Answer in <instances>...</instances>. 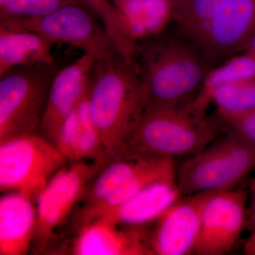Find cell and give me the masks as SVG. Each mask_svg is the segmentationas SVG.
<instances>
[{"mask_svg":"<svg viewBox=\"0 0 255 255\" xmlns=\"http://www.w3.org/2000/svg\"><path fill=\"white\" fill-rule=\"evenodd\" d=\"M81 3L65 5L40 17L1 21L0 26L36 32L91 55L97 63L119 55L105 28Z\"/></svg>","mask_w":255,"mask_h":255,"instance_id":"obj_8","label":"cell"},{"mask_svg":"<svg viewBox=\"0 0 255 255\" xmlns=\"http://www.w3.org/2000/svg\"><path fill=\"white\" fill-rule=\"evenodd\" d=\"M55 43L36 32L0 26V78L18 68L50 66Z\"/></svg>","mask_w":255,"mask_h":255,"instance_id":"obj_17","label":"cell"},{"mask_svg":"<svg viewBox=\"0 0 255 255\" xmlns=\"http://www.w3.org/2000/svg\"><path fill=\"white\" fill-rule=\"evenodd\" d=\"M112 1L119 9L122 10L124 12V9H125L128 5L134 2V1H137V0H112Z\"/></svg>","mask_w":255,"mask_h":255,"instance_id":"obj_29","label":"cell"},{"mask_svg":"<svg viewBox=\"0 0 255 255\" xmlns=\"http://www.w3.org/2000/svg\"><path fill=\"white\" fill-rule=\"evenodd\" d=\"M223 122L228 130L255 149V110Z\"/></svg>","mask_w":255,"mask_h":255,"instance_id":"obj_25","label":"cell"},{"mask_svg":"<svg viewBox=\"0 0 255 255\" xmlns=\"http://www.w3.org/2000/svg\"><path fill=\"white\" fill-rule=\"evenodd\" d=\"M189 0H166L168 5L169 14L177 21L187 7Z\"/></svg>","mask_w":255,"mask_h":255,"instance_id":"obj_26","label":"cell"},{"mask_svg":"<svg viewBox=\"0 0 255 255\" xmlns=\"http://www.w3.org/2000/svg\"><path fill=\"white\" fill-rule=\"evenodd\" d=\"M243 251L245 255H255V227L252 230L251 236L245 242Z\"/></svg>","mask_w":255,"mask_h":255,"instance_id":"obj_28","label":"cell"},{"mask_svg":"<svg viewBox=\"0 0 255 255\" xmlns=\"http://www.w3.org/2000/svg\"><path fill=\"white\" fill-rule=\"evenodd\" d=\"M225 0H189L177 21V31L198 45L210 21Z\"/></svg>","mask_w":255,"mask_h":255,"instance_id":"obj_22","label":"cell"},{"mask_svg":"<svg viewBox=\"0 0 255 255\" xmlns=\"http://www.w3.org/2000/svg\"><path fill=\"white\" fill-rule=\"evenodd\" d=\"M109 160H84L64 165L37 196V225L33 248L42 253L54 239L90 183Z\"/></svg>","mask_w":255,"mask_h":255,"instance_id":"obj_6","label":"cell"},{"mask_svg":"<svg viewBox=\"0 0 255 255\" xmlns=\"http://www.w3.org/2000/svg\"><path fill=\"white\" fill-rule=\"evenodd\" d=\"M182 196L176 174L152 183L115 207L80 215V222L104 217L127 227L149 228Z\"/></svg>","mask_w":255,"mask_h":255,"instance_id":"obj_14","label":"cell"},{"mask_svg":"<svg viewBox=\"0 0 255 255\" xmlns=\"http://www.w3.org/2000/svg\"><path fill=\"white\" fill-rule=\"evenodd\" d=\"M255 169V149L228 130L187 157L176 174L183 196L231 190Z\"/></svg>","mask_w":255,"mask_h":255,"instance_id":"obj_4","label":"cell"},{"mask_svg":"<svg viewBox=\"0 0 255 255\" xmlns=\"http://www.w3.org/2000/svg\"><path fill=\"white\" fill-rule=\"evenodd\" d=\"M216 115L223 122L255 110V78L220 87L213 96Z\"/></svg>","mask_w":255,"mask_h":255,"instance_id":"obj_21","label":"cell"},{"mask_svg":"<svg viewBox=\"0 0 255 255\" xmlns=\"http://www.w3.org/2000/svg\"><path fill=\"white\" fill-rule=\"evenodd\" d=\"M174 159L150 157L131 177L111 194L105 200L96 205L85 206L80 215H87L111 209L125 202L152 183L164 178L176 175Z\"/></svg>","mask_w":255,"mask_h":255,"instance_id":"obj_20","label":"cell"},{"mask_svg":"<svg viewBox=\"0 0 255 255\" xmlns=\"http://www.w3.org/2000/svg\"><path fill=\"white\" fill-rule=\"evenodd\" d=\"M89 102L107 158L118 153L145 110L137 68L119 55L96 63Z\"/></svg>","mask_w":255,"mask_h":255,"instance_id":"obj_2","label":"cell"},{"mask_svg":"<svg viewBox=\"0 0 255 255\" xmlns=\"http://www.w3.org/2000/svg\"><path fill=\"white\" fill-rule=\"evenodd\" d=\"M54 142L34 132L0 141V190L36 201L50 178L66 163Z\"/></svg>","mask_w":255,"mask_h":255,"instance_id":"obj_5","label":"cell"},{"mask_svg":"<svg viewBox=\"0 0 255 255\" xmlns=\"http://www.w3.org/2000/svg\"><path fill=\"white\" fill-rule=\"evenodd\" d=\"M89 8L101 23L108 31H114L119 27L123 19L121 10L110 0H78Z\"/></svg>","mask_w":255,"mask_h":255,"instance_id":"obj_24","label":"cell"},{"mask_svg":"<svg viewBox=\"0 0 255 255\" xmlns=\"http://www.w3.org/2000/svg\"><path fill=\"white\" fill-rule=\"evenodd\" d=\"M242 51H248L255 55V36L247 42Z\"/></svg>","mask_w":255,"mask_h":255,"instance_id":"obj_30","label":"cell"},{"mask_svg":"<svg viewBox=\"0 0 255 255\" xmlns=\"http://www.w3.org/2000/svg\"><path fill=\"white\" fill-rule=\"evenodd\" d=\"M48 65L18 68L0 80V141L40 127L52 80Z\"/></svg>","mask_w":255,"mask_h":255,"instance_id":"obj_7","label":"cell"},{"mask_svg":"<svg viewBox=\"0 0 255 255\" xmlns=\"http://www.w3.org/2000/svg\"><path fill=\"white\" fill-rule=\"evenodd\" d=\"M248 191H249V195L251 196V204L249 208H248L247 224L248 223L253 230L255 227V177L252 180Z\"/></svg>","mask_w":255,"mask_h":255,"instance_id":"obj_27","label":"cell"},{"mask_svg":"<svg viewBox=\"0 0 255 255\" xmlns=\"http://www.w3.org/2000/svg\"><path fill=\"white\" fill-rule=\"evenodd\" d=\"M139 75L145 109H177L196 98L214 66L200 47L179 31L159 38L142 52Z\"/></svg>","mask_w":255,"mask_h":255,"instance_id":"obj_1","label":"cell"},{"mask_svg":"<svg viewBox=\"0 0 255 255\" xmlns=\"http://www.w3.org/2000/svg\"><path fill=\"white\" fill-rule=\"evenodd\" d=\"M35 201L16 191L0 198V255H24L33 246L37 212Z\"/></svg>","mask_w":255,"mask_h":255,"instance_id":"obj_16","label":"cell"},{"mask_svg":"<svg viewBox=\"0 0 255 255\" xmlns=\"http://www.w3.org/2000/svg\"><path fill=\"white\" fill-rule=\"evenodd\" d=\"M90 91V88L63 121L53 140L67 162L109 160L92 118L89 102Z\"/></svg>","mask_w":255,"mask_h":255,"instance_id":"obj_15","label":"cell"},{"mask_svg":"<svg viewBox=\"0 0 255 255\" xmlns=\"http://www.w3.org/2000/svg\"><path fill=\"white\" fill-rule=\"evenodd\" d=\"M80 229L70 247L75 255H153L148 228L122 226L104 217L80 223Z\"/></svg>","mask_w":255,"mask_h":255,"instance_id":"obj_12","label":"cell"},{"mask_svg":"<svg viewBox=\"0 0 255 255\" xmlns=\"http://www.w3.org/2000/svg\"><path fill=\"white\" fill-rule=\"evenodd\" d=\"M248 196V189L237 187L211 197L193 254L222 255L234 248L247 225Z\"/></svg>","mask_w":255,"mask_h":255,"instance_id":"obj_9","label":"cell"},{"mask_svg":"<svg viewBox=\"0 0 255 255\" xmlns=\"http://www.w3.org/2000/svg\"><path fill=\"white\" fill-rule=\"evenodd\" d=\"M150 157H152L131 153L119 154L112 157L87 188L82 199L85 206L96 205L105 200L136 172Z\"/></svg>","mask_w":255,"mask_h":255,"instance_id":"obj_19","label":"cell"},{"mask_svg":"<svg viewBox=\"0 0 255 255\" xmlns=\"http://www.w3.org/2000/svg\"><path fill=\"white\" fill-rule=\"evenodd\" d=\"M255 36V0H225L197 46L213 65L240 53Z\"/></svg>","mask_w":255,"mask_h":255,"instance_id":"obj_11","label":"cell"},{"mask_svg":"<svg viewBox=\"0 0 255 255\" xmlns=\"http://www.w3.org/2000/svg\"><path fill=\"white\" fill-rule=\"evenodd\" d=\"M227 131L218 115L193 113L185 107L145 109L135 130L115 155L188 157Z\"/></svg>","mask_w":255,"mask_h":255,"instance_id":"obj_3","label":"cell"},{"mask_svg":"<svg viewBox=\"0 0 255 255\" xmlns=\"http://www.w3.org/2000/svg\"><path fill=\"white\" fill-rule=\"evenodd\" d=\"M215 194L198 193L183 196L152 223L148 233L153 255L193 254L204 209Z\"/></svg>","mask_w":255,"mask_h":255,"instance_id":"obj_10","label":"cell"},{"mask_svg":"<svg viewBox=\"0 0 255 255\" xmlns=\"http://www.w3.org/2000/svg\"><path fill=\"white\" fill-rule=\"evenodd\" d=\"M255 78V55L242 51L228 57L210 69L196 98L186 106L193 113L207 114L214 94L220 87L233 82Z\"/></svg>","mask_w":255,"mask_h":255,"instance_id":"obj_18","label":"cell"},{"mask_svg":"<svg viewBox=\"0 0 255 255\" xmlns=\"http://www.w3.org/2000/svg\"><path fill=\"white\" fill-rule=\"evenodd\" d=\"M78 0H9L0 6L1 21L40 17Z\"/></svg>","mask_w":255,"mask_h":255,"instance_id":"obj_23","label":"cell"},{"mask_svg":"<svg viewBox=\"0 0 255 255\" xmlns=\"http://www.w3.org/2000/svg\"><path fill=\"white\" fill-rule=\"evenodd\" d=\"M96 63L91 55L83 53L52 80L40 124L43 135L52 141L63 121L90 90Z\"/></svg>","mask_w":255,"mask_h":255,"instance_id":"obj_13","label":"cell"}]
</instances>
